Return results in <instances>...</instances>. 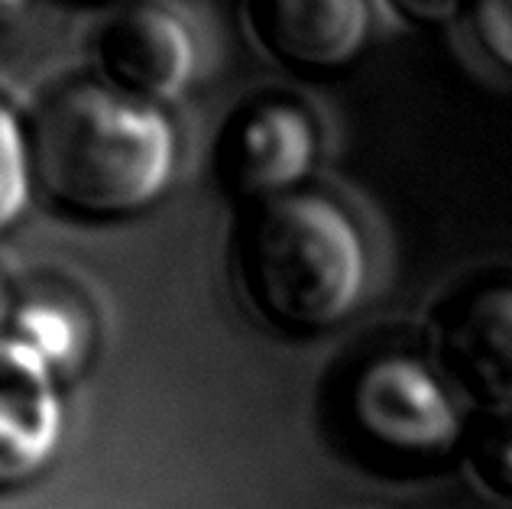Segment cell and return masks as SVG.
<instances>
[{
  "label": "cell",
  "mask_w": 512,
  "mask_h": 509,
  "mask_svg": "<svg viewBox=\"0 0 512 509\" xmlns=\"http://www.w3.org/2000/svg\"><path fill=\"white\" fill-rule=\"evenodd\" d=\"M33 179L78 218H133L156 205L175 176V127L163 107L104 82L56 91L30 124Z\"/></svg>",
  "instance_id": "1"
},
{
  "label": "cell",
  "mask_w": 512,
  "mask_h": 509,
  "mask_svg": "<svg viewBox=\"0 0 512 509\" xmlns=\"http://www.w3.org/2000/svg\"><path fill=\"white\" fill-rule=\"evenodd\" d=\"M237 270L263 321L286 334H318L357 312L370 253L344 205L292 192L253 208L240 227Z\"/></svg>",
  "instance_id": "2"
},
{
  "label": "cell",
  "mask_w": 512,
  "mask_h": 509,
  "mask_svg": "<svg viewBox=\"0 0 512 509\" xmlns=\"http://www.w3.org/2000/svg\"><path fill=\"white\" fill-rule=\"evenodd\" d=\"M344 419L376 461L396 471H435L464 454L457 393L431 357L389 347L367 357L344 390Z\"/></svg>",
  "instance_id": "3"
},
{
  "label": "cell",
  "mask_w": 512,
  "mask_h": 509,
  "mask_svg": "<svg viewBox=\"0 0 512 509\" xmlns=\"http://www.w3.org/2000/svg\"><path fill=\"white\" fill-rule=\"evenodd\" d=\"M431 360L483 415H512V279L457 289L431 318Z\"/></svg>",
  "instance_id": "4"
},
{
  "label": "cell",
  "mask_w": 512,
  "mask_h": 509,
  "mask_svg": "<svg viewBox=\"0 0 512 509\" xmlns=\"http://www.w3.org/2000/svg\"><path fill=\"white\" fill-rule=\"evenodd\" d=\"M321 153L312 114L295 101H260L240 111L221 143V176L247 202L302 192Z\"/></svg>",
  "instance_id": "5"
},
{
  "label": "cell",
  "mask_w": 512,
  "mask_h": 509,
  "mask_svg": "<svg viewBox=\"0 0 512 509\" xmlns=\"http://www.w3.org/2000/svg\"><path fill=\"white\" fill-rule=\"evenodd\" d=\"M104 85L146 104H172L195 78V36L185 20L159 4L120 10L94 39Z\"/></svg>",
  "instance_id": "6"
},
{
  "label": "cell",
  "mask_w": 512,
  "mask_h": 509,
  "mask_svg": "<svg viewBox=\"0 0 512 509\" xmlns=\"http://www.w3.org/2000/svg\"><path fill=\"white\" fill-rule=\"evenodd\" d=\"M65 435L59 373L33 347L0 334V493L33 484Z\"/></svg>",
  "instance_id": "7"
},
{
  "label": "cell",
  "mask_w": 512,
  "mask_h": 509,
  "mask_svg": "<svg viewBox=\"0 0 512 509\" xmlns=\"http://www.w3.org/2000/svg\"><path fill=\"white\" fill-rule=\"evenodd\" d=\"M247 23L266 56L328 75L354 65L373 33L370 0H247Z\"/></svg>",
  "instance_id": "8"
},
{
  "label": "cell",
  "mask_w": 512,
  "mask_h": 509,
  "mask_svg": "<svg viewBox=\"0 0 512 509\" xmlns=\"http://www.w3.org/2000/svg\"><path fill=\"white\" fill-rule=\"evenodd\" d=\"M7 334H13L26 347H33L56 373L72 367L85 344L78 318L59 302H26L13 315Z\"/></svg>",
  "instance_id": "9"
},
{
  "label": "cell",
  "mask_w": 512,
  "mask_h": 509,
  "mask_svg": "<svg viewBox=\"0 0 512 509\" xmlns=\"http://www.w3.org/2000/svg\"><path fill=\"white\" fill-rule=\"evenodd\" d=\"M36 192L30 127L0 98V237L17 224Z\"/></svg>",
  "instance_id": "10"
},
{
  "label": "cell",
  "mask_w": 512,
  "mask_h": 509,
  "mask_svg": "<svg viewBox=\"0 0 512 509\" xmlns=\"http://www.w3.org/2000/svg\"><path fill=\"white\" fill-rule=\"evenodd\" d=\"M464 461L480 487L512 497V415H487L464 441Z\"/></svg>",
  "instance_id": "11"
},
{
  "label": "cell",
  "mask_w": 512,
  "mask_h": 509,
  "mask_svg": "<svg viewBox=\"0 0 512 509\" xmlns=\"http://www.w3.org/2000/svg\"><path fill=\"white\" fill-rule=\"evenodd\" d=\"M470 23L483 56L512 75V0H470Z\"/></svg>",
  "instance_id": "12"
},
{
  "label": "cell",
  "mask_w": 512,
  "mask_h": 509,
  "mask_svg": "<svg viewBox=\"0 0 512 509\" xmlns=\"http://www.w3.org/2000/svg\"><path fill=\"white\" fill-rule=\"evenodd\" d=\"M389 10L402 17L406 23H419V26H438L454 20L457 13L464 10L467 0H386Z\"/></svg>",
  "instance_id": "13"
},
{
  "label": "cell",
  "mask_w": 512,
  "mask_h": 509,
  "mask_svg": "<svg viewBox=\"0 0 512 509\" xmlns=\"http://www.w3.org/2000/svg\"><path fill=\"white\" fill-rule=\"evenodd\" d=\"M23 4H26V0H0V23L17 17V13L23 10Z\"/></svg>",
  "instance_id": "14"
}]
</instances>
